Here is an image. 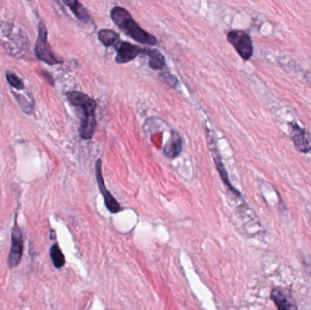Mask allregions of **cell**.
<instances>
[{
    "label": "cell",
    "instance_id": "8fae6325",
    "mask_svg": "<svg viewBox=\"0 0 311 310\" xmlns=\"http://www.w3.org/2000/svg\"><path fill=\"white\" fill-rule=\"evenodd\" d=\"M182 152V139L180 134L175 130L170 133V138L164 146L163 154L169 159L178 158Z\"/></svg>",
    "mask_w": 311,
    "mask_h": 310
},
{
    "label": "cell",
    "instance_id": "30bf717a",
    "mask_svg": "<svg viewBox=\"0 0 311 310\" xmlns=\"http://www.w3.org/2000/svg\"><path fill=\"white\" fill-rule=\"evenodd\" d=\"M271 300L274 301L279 310H297L295 300L292 297L291 291L287 288L276 287L271 290Z\"/></svg>",
    "mask_w": 311,
    "mask_h": 310
},
{
    "label": "cell",
    "instance_id": "8992f818",
    "mask_svg": "<svg viewBox=\"0 0 311 310\" xmlns=\"http://www.w3.org/2000/svg\"><path fill=\"white\" fill-rule=\"evenodd\" d=\"M114 48H116V62L117 64H127L131 62L139 55L146 56L147 48H141L137 45L119 40Z\"/></svg>",
    "mask_w": 311,
    "mask_h": 310
},
{
    "label": "cell",
    "instance_id": "2e32d148",
    "mask_svg": "<svg viewBox=\"0 0 311 310\" xmlns=\"http://www.w3.org/2000/svg\"><path fill=\"white\" fill-rule=\"evenodd\" d=\"M50 258L52 260L53 265L54 267L57 268H63L65 263H66V259H65V256H64L63 252L61 251L60 247H58V245L57 244H54L51 248H50Z\"/></svg>",
    "mask_w": 311,
    "mask_h": 310
},
{
    "label": "cell",
    "instance_id": "5bb4252c",
    "mask_svg": "<svg viewBox=\"0 0 311 310\" xmlns=\"http://www.w3.org/2000/svg\"><path fill=\"white\" fill-rule=\"evenodd\" d=\"M98 38L100 42L106 48L115 47L116 43L120 40L119 35L111 29H101L98 32Z\"/></svg>",
    "mask_w": 311,
    "mask_h": 310
},
{
    "label": "cell",
    "instance_id": "7a4b0ae2",
    "mask_svg": "<svg viewBox=\"0 0 311 310\" xmlns=\"http://www.w3.org/2000/svg\"><path fill=\"white\" fill-rule=\"evenodd\" d=\"M110 16L115 25L136 42L148 46H156L158 44L157 37L144 30L126 8L115 6L111 10Z\"/></svg>",
    "mask_w": 311,
    "mask_h": 310
},
{
    "label": "cell",
    "instance_id": "6da1fadb",
    "mask_svg": "<svg viewBox=\"0 0 311 310\" xmlns=\"http://www.w3.org/2000/svg\"><path fill=\"white\" fill-rule=\"evenodd\" d=\"M66 97L69 100V104L82 113L79 128V136L83 140H90L94 136L97 127L96 100L83 92L75 90L67 92Z\"/></svg>",
    "mask_w": 311,
    "mask_h": 310
},
{
    "label": "cell",
    "instance_id": "ac0fdd59",
    "mask_svg": "<svg viewBox=\"0 0 311 310\" xmlns=\"http://www.w3.org/2000/svg\"><path fill=\"white\" fill-rule=\"evenodd\" d=\"M159 79H161V81H163L164 83L169 85V87L175 89L178 85V79L175 77L174 75H172L169 72H161L159 74Z\"/></svg>",
    "mask_w": 311,
    "mask_h": 310
},
{
    "label": "cell",
    "instance_id": "ba28073f",
    "mask_svg": "<svg viewBox=\"0 0 311 310\" xmlns=\"http://www.w3.org/2000/svg\"><path fill=\"white\" fill-rule=\"evenodd\" d=\"M23 250H24V240L22 235L21 229L16 224L12 229L11 235V248L7 264L9 268H16L19 263L21 262L23 257Z\"/></svg>",
    "mask_w": 311,
    "mask_h": 310
},
{
    "label": "cell",
    "instance_id": "e0dca14e",
    "mask_svg": "<svg viewBox=\"0 0 311 310\" xmlns=\"http://www.w3.org/2000/svg\"><path fill=\"white\" fill-rule=\"evenodd\" d=\"M5 78L12 88L17 90H23L25 89L24 81L16 73L11 72V71H6Z\"/></svg>",
    "mask_w": 311,
    "mask_h": 310
},
{
    "label": "cell",
    "instance_id": "5b68a950",
    "mask_svg": "<svg viewBox=\"0 0 311 310\" xmlns=\"http://www.w3.org/2000/svg\"><path fill=\"white\" fill-rule=\"evenodd\" d=\"M101 167H102L101 160V159H98L95 163L96 180H97V183H98V186H99V189H100L101 195L103 196L105 207H106L107 210L109 211L112 214L119 213L122 210L121 206L117 202V200L114 198V196L111 194L109 190L106 189L105 181H104L103 176H102Z\"/></svg>",
    "mask_w": 311,
    "mask_h": 310
},
{
    "label": "cell",
    "instance_id": "4fadbf2b",
    "mask_svg": "<svg viewBox=\"0 0 311 310\" xmlns=\"http://www.w3.org/2000/svg\"><path fill=\"white\" fill-rule=\"evenodd\" d=\"M148 60V67L154 70H162L166 68V59L164 55L159 52L157 49L148 48L147 55Z\"/></svg>",
    "mask_w": 311,
    "mask_h": 310
},
{
    "label": "cell",
    "instance_id": "7c38bea8",
    "mask_svg": "<svg viewBox=\"0 0 311 310\" xmlns=\"http://www.w3.org/2000/svg\"><path fill=\"white\" fill-rule=\"evenodd\" d=\"M63 4L69 6V9L72 11L75 16L80 21L83 22V23H90V22L91 23L92 22V19L89 15L88 11L79 1H77V0H72V1L64 0Z\"/></svg>",
    "mask_w": 311,
    "mask_h": 310
},
{
    "label": "cell",
    "instance_id": "9a60e30c",
    "mask_svg": "<svg viewBox=\"0 0 311 310\" xmlns=\"http://www.w3.org/2000/svg\"><path fill=\"white\" fill-rule=\"evenodd\" d=\"M13 93H14L16 101H17L18 105H20L23 112L27 115L32 114L34 112V108H35V100L33 98L29 99V97L26 94L17 93V92H13Z\"/></svg>",
    "mask_w": 311,
    "mask_h": 310
},
{
    "label": "cell",
    "instance_id": "277c9868",
    "mask_svg": "<svg viewBox=\"0 0 311 310\" xmlns=\"http://www.w3.org/2000/svg\"><path fill=\"white\" fill-rule=\"evenodd\" d=\"M227 41L236 49L243 60L248 61L253 56V44L251 37L243 30H231L227 36Z\"/></svg>",
    "mask_w": 311,
    "mask_h": 310
},
{
    "label": "cell",
    "instance_id": "3957f363",
    "mask_svg": "<svg viewBox=\"0 0 311 310\" xmlns=\"http://www.w3.org/2000/svg\"><path fill=\"white\" fill-rule=\"evenodd\" d=\"M48 36L47 27L43 22H40L38 25V35L35 47V53L37 58L50 66L63 63V60L58 58V56L53 52L48 43Z\"/></svg>",
    "mask_w": 311,
    "mask_h": 310
},
{
    "label": "cell",
    "instance_id": "d6986e66",
    "mask_svg": "<svg viewBox=\"0 0 311 310\" xmlns=\"http://www.w3.org/2000/svg\"><path fill=\"white\" fill-rule=\"evenodd\" d=\"M42 75H44V76H45V77H46V78L48 79L49 83H51V85H54V81H53L54 79H52V77H51V76H49V75H48V72H46V71H43Z\"/></svg>",
    "mask_w": 311,
    "mask_h": 310
},
{
    "label": "cell",
    "instance_id": "9c48e42d",
    "mask_svg": "<svg viewBox=\"0 0 311 310\" xmlns=\"http://www.w3.org/2000/svg\"><path fill=\"white\" fill-rule=\"evenodd\" d=\"M290 136L298 151L311 153V137L308 132L296 123L290 124Z\"/></svg>",
    "mask_w": 311,
    "mask_h": 310
},
{
    "label": "cell",
    "instance_id": "52a82bcc",
    "mask_svg": "<svg viewBox=\"0 0 311 310\" xmlns=\"http://www.w3.org/2000/svg\"><path fill=\"white\" fill-rule=\"evenodd\" d=\"M206 134H207V141L208 144V147H209V150L211 151V154L213 156L214 158V162L216 164V168H217V171L220 174V177H221L222 180L224 181V183L227 185L228 187V189L232 191L233 193L235 194L239 195L240 196V192L237 190V189H235L233 187L232 184L230 183L229 179H228V175H227V170L225 168L224 164L222 162V158L220 157V154L218 151V148H217V144H216V139L214 135L212 134V132L207 128L206 127Z\"/></svg>",
    "mask_w": 311,
    "mask_h": 310
}]
</instances>
